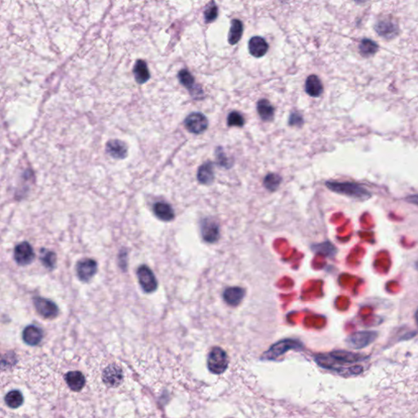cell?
Here are the masks:
<instances>
[{
	"label": "cell",
	"instance_id": "1",
	"mask_svg": "<svg viewBox=\"0 0 418 418\" xmlns=\"http://www.w3.org/2000/svg\"><path fill=\"white\" fill-rule=\"evenodd\" d=\"M367 357L359 354H354L346 351H337L330 353L328 355H319L316 360L320 365L331 370L343 372L347 371L343 368L346 364H353L359 361L365 360Z\"/></svg>",
	"mask_w": 418,
	"mask_h": 418
},
{
	"label": "cell",
	"instance_id": "2",
	"mask_svg": "<svg viewBox=\"0 0 418 418\" xmlns=\"http://www.w3.org/2000/svg\"><path fill=\"white\" fill-rule=\"evenodd\" d=\"M326 186L332 192L352 198L367 199L372 196L368 190L354 182H327Z\"/></svg>",
	"mask_w": 418,
	"mask_h": 418
},
{
	"label": "cell",
	"instance_id": "3",
	"mask_svg": "<svg viewBox=\"0 0 418 418\" xmlns=\"http://www.w3.org/2000/svg\"><path fill=\"white\" fill-rule=\"evenodd\" d=\"M207 363L211 373L222 374L225 373L228 368L229 358L225 351L220 347H213L208 354Z\"/></svg>",
	"mask_w": 418,
	"mask_h": 418
},
{
	"label": "cell",
	"instance_id": "4",
	"mask_svg": "<svg viewBox=\"0 0 418 418\" xmlns=\"http://www.w3.org/2000/svg\"><path fill=\"white\" fill-rule=\"evenodd\" d=\"M377 332L373 331H361L351 335L347 340V343L353 349L359 350L368 347L378 338Z\"/></svg>",
	"mask_w": 418,
	"mask_h": 418
},
{
	"label": "cell",
	"instance_id": "5",
	"mask_svg": "<svg viewBox=\"0 0 418 418\" xmlns=\"http://www.w3.org/2000/svg\"><path fill=\"white\" fill-rule=\"evenodd\" d=\"M139 284L144 291L151 293L158 287V282L152 270L147 265H141L136 272Z\"/></svg>",
	"mask_w": 418,
	"mask_h": 418
},
{
	"label": "cell",
	"instance_id": "6",
	"mask_svg": "<svg viewBox=\"0 0 418 418\" xmlns=\"http://www.w3.org/2000/svg\"><path fill=\"white\" fill-rule=\"evenodd\" d=\"M76 272L79 280L89 282L97 272V263L90 258L79 260L77 264Z\"/></svg>",
	"mask_w": 418,
	"mask_h": 418
},
{
	"label": "cell",
	"instance_id": "7",
	"mask_svg": "<svg viewBox=\"0 0 418 418\" xmlns=\"http://www.w3.org/2000/svg\"><path fill=\"white\" fill-rule=\"evenodd\" d=\"M208 125L207 118L201 113L191 114L185 120V126L192 133H202L207 129Z\"/></svg>",
	"mask_w": 418,
	"mask_h": 418
},
{
	"label": "cell",
	"instance_id": "8",
	"mask_svg": "<svg viewBox=\"0 0 418 418\" xmlns=\"http://www.w3.org/2000/svg\"><path fill=\"white\" fill-rule=\"evenodd\" d=\"M201 234L206 242L215 243L220 236L219 225L213 219L205 218L201 223Z\"/></svg>",
	"mask_w": 418,
	"mask_h": 418
},
{
	"label": "cell",
	"instance_id": "9",
	"mask_svg": "<svg viewBox=\"0 0 418 418\" xmlns=\"http://www.w3.org/2000/svg\"><path fill=\"white\" fill-rule=\"evenodd\" d=\"M301 342L294 340H285L282 342H278L270 347V350L265 353V357L267 358H275L280 357L285 352L292 349H297L301 347Z\"/></svg>",
	"mask_w": 418,
	"mask_h": 418
},
{
	"label": "cell",
	"instance_id": "10",
	"mask_svg": "<svg viewBox=\"0 0 418 418\" xmlns=\"http://www.w3.org/2000/svg\"><path fill=\"white\" fill-rule=\"evenodd\" d=\"M33 258L34 253L29 243L23 242L15 248L14 259L18 265H29L33 261Z\"/></svg>",
	"mask_w": 418,
	"mask_h": 418
},
{
	"label": "cell",
	"instance_id": "11",
	"mask_svg": "<svg viewBox=\"0 0 418 418\" xmlns=\"http://www.w3.org/2000/svg\"><path fill=\"white\" fill-rule=\"evenodd\" d=\"M36 310L41 316L46 319H53L58 316V308L53 301L42 297L33 299Z\"/></svg>",
	"mask_w": 418,
	"mask_h": 418
},
{
	"label": "cell",
	"instance_id": "12",
	"mask_svg": "<svg viewBox=\"0 0 418 418\" xmlns=\"http://www.w3.org/2000/svg\"><path fill=\"white\" fill-rule=\"evenodd\" d=\"M124 379V373L120 367L118 366H108L105 368L102 374L103 383L105 386L110 387H116L122 383Z\"/></svg>",
	"mask_w": 418,
	"mask_h": 418
},
{
	"label": "cell",
	"instance_id": "13",
	"mask_svg": "<svg viewBox=\"0 0 418 418\" xmlns=\"http://www.w3.org/2000/svg\"><path fill=\"white\" fill-rule=\"evenodd\" d=\"M64 380L72 391L79 392L85 386V377L79 371H71L65 374Z\"/></svg>",
	"mask_w": 418,
	"mask_h": 418
},
{
	"label": "cell",
	"instance_id": "14",
	"mask_svg": "<svg viewBox=\"0 0 418 418\" xmlns=\"http://www.w3.org/2000/svg\"><path fill=\"white\" fill-rule=\"evenodd\" d=\"M269 45L267 42L259 36H255L249 40V50L254 58H261L267 53Z\"/></svg>",
	"mask_w": 418,
	"mask_h": 418
},
{
	"label": "cell",
	"instance_id": "15",
	"mask_svg": "<svg viewBox=\"0 0 418 418\" xmlns=\"http://www.w3.org/2000/svg\"><path fill=\"white\" fill-rule=\"evenodd\" d=\"M43 336L42 330L33 325H30L26 327L22 333V338L24 340V342L27 345L32 347L39 344L43 339Z\"/></svg>",
	"mask_w": 418,
	"mask_h": 418
},
{
	"label": "cell",
	"instance_id": "16",
	"mask_svg": "<svg viewBox=\"0 0 418 418\" xmlns=\"http://www.w3.org/2000/svg\"><path fill=\"white\" fill-rule=\"evenodd\" d=\"M245 296V290L240 287H229L223 292V297L229 306H236Z\"/></svg>",
	"mask_w": 418,
	"mask_h": 418
},
{
	"label": "cell",
	"instance_id": "17",
	"mask_svg": "<svg viewBox=\"0 0 418 418\" xmlns=\"http://www.w3.org/2000/svg\"><path fill=\"white\" fill-rule=\"evenodd\" d=\"M323 91L322 82L315 74L310 75L306 81V92L311 96L317 97L321 96Z\"/></svg>",
	"mask_w": 418,
	"mask_h": 418
},
{
	"label": "cell",
	"instance_id": "18",
	"mask_svg": "<svg viewBox=\"0 0 418 418\" xmlns=\"http://www.w3.org/2000/svg\"><path fill=\"white\" fill-rule=\"evenodd\" d=\"M178 79H179L181 84L184 85L192 93V96L193 95L199 96L202 94L200 89H196L195 84H194V78L192 76V74L187 69H182L179 72Z\"/></svg>",
	"mask_w": 418,
	"mask_h": 418
},
{
	"label": "cell",
	"instance_id": "19",
	"mask_svg": "<svg viewBox=\"0 0 418 418\" xmlns=\"http://www.w3.org/2000/svg\"><path fill=\"white\" fill-rule=\"evenodd\" d=\"M198 182L201 184L209 185L213 182L214 179V173H213V167L212 162H208L199 167L197 174Z\"/></svg>",
	"mask_w": 418,
	"mask_h": 418
},
{
	"label": "cell",
	"instance_id": "20",
	"mask_svg": "<svg viewBox=\"0 0 418 418\" xmlns=\"http://www.w3.org/2000/svg\"><path fill=\"white\" fill-rule=\"evenodd\" d=\"M154 212L160 219L165 222L172 220L175 217L174 212L172 207L163 202L156 203L154 207Z\"/></svg>",
	"mask_w": 418,
	"mask_h": 418
},
{
	"label": "cell",
	"instance_id": "21",
	"mask_svg": "<svg viewBox=\"0 0 418 418\" xmlns=\"http://www.w3.org/2000/svg\"><path fill=\"white\" fill-rule=\"evenodd\" d=\"M244 33V25L241 21L238 19L232 20L231 27L229 29V35H228V41L229 44L234 45L236 44Z\"/></svg>",
	"mask_w": 418,
	"mask_h": 418
},
{
	"label": "cell",
	"instance_id": "22",
	"mask_svg": "<svg viewBox=\"0 0 418 418\" xmlns=\"http://www.w3.org/2000/svg\"><path fill=\"white\" fill-rule=\"evenodd\" d=\"M134 76L139 84H144L150 79V72L146 62L139 60L136 62L133 69Z\"/></svg>",
	"mask_w": 418,
	"mask_h": 418
},
{
	"label": "cell",
	"instance_id": "23",
	"mask_svg": "<svg viewBox=\"0 0 418 418\" xmlns=\"http://www.w3.org/2000/svg\"><path fill=\"white\" fill-rule=\"evenodd\" d=\"M108 153L115 159H124L127 154V148L125 143L120 141H110L106 146Z\"/></svg>",
	"mask_w": 418,
	"mask_h": 418
},
{
	"label": "cell",
	"instance_id": "24",
	"mask_svg": "<svg viewBox=\"0 0 418 418\" xmlns=\"http://www.w3.org/2000/svg\"><path fill=\"white\" fill-rule=\"evenodd\" d=\"M257 112L264 121H270L275 115V110L270 101L265 99L260 100L257 102Z\"/></svg>",
	"mask_w": 418,
	"mask_h": 418
},
{
	"label": "cell",
	"instance_id": "25",
	"mask_svg": "<svg viewBox=\"0 0 418 418\" xmlns=\"http://www.w3.org/2000/svg\"><path fill=\"white\" fill-rule=\"evenodd\" d=\"M376 30L380 35L383 37H391L393 33H396L398 28L390 20H383L378 22Z\"/></svg>",
	"mask_w": 418,
	"mask_h": 418
},
{
	"label": "cell",
	"instance_id": "26",
	"mask_svg": "<svg viewBox=\"0 0 418 418\" xmlns=\"http://www.w3.org/2000/svg\"><path fill=\"white\" fill-rule=\"evenodd\" d=\"M359 53L364 58H369L376 54L378 51V45L374 41L363 38L359 44Z\"/></svg>",
	"mask_w": 418,
	"mask_h": 418
},
{
	"label": "cell",
	"instance_id": "27",
	"mask_svg": "<svg viewBox=\"0 0 418 418\" xmlns=\"http://www.w3.org/2000/svg\"><path fill=\"white\" fill-rule=\"evenodd\" d=\"M24 397L19 390H11L5 396V403L11 409H17L22 405Z\"/></svg>",
	"mask_w": 418,
	"mask_h": 418
},
{
	"label": "cell",
	"instance_id": "28",
	"mask_svg": "<svg viewBox=\"0 0 418 418\" xmlns=\"http://www.w3.org/2000/svg\"><path fill=\"white\" fill-rule=\"evenodd\" d=\"M281 182H282V177H280V175L270 173L266 175V177L264 179V186L270 192H275L279 188Z\"/></svg>",
	"mask_w": 418,
	"mask_h": 418
},
{
	"label": "cell",
	"instance_id": "29",
	"mask_svg": "<svg viewBox=\"0 0 418 418\" xmlns=\"http://www.w3.org/2000/svg\"><path fill=\"white\" fill-rule=\"evenodd\" d=\"M41 260L45 267L48 269H53L57 261V257L53 252L48 250H42L41 253Z\"/></svg>",
	"mask_w": 418,
	"mask_h": 418
},
{
	"label": "cell",
	"instance_id": "30",
	"mask_svg": "<svg viewBox=\"0 0 418 418\" xmlns=\"http://www.w3.org/2000/svg\"><path fill=\"white\" fill-rule=\"evenodd\" d=\"M218 16V8L214 2H211L204 12V19L207 23L214 22Z\"/></svg>",
	"mask_w": 418,
	"mask_h": 418
},
{
	"label": "cell",
	"instance_id": "31",
	"mask_svg": "<svg viewBox=\"0 0 418 418\" xmlns=\"http://www.w3.org/2000/svg\"><path fill=\"white\" fill-rule=\"evenodd\" d=\"M227 121H228V125L229 126L243 127L244 125V117L239 112H236V111H233V112L229 113Z\"/></svg>",
	"mask_w": 418,
	"mask_h": 418
},
{
	"label": "cell",
	"instance_id": "32",
	"mask_svg": "<svg viewBox=\"0 0 418 418\" xmlns=\"http://www.w3.org/2000/svg\"><path fill=\"white\" fill-rule=\"evenodd\" d=\"M303 124V120H302V117H301V115H299V114H296V113H292L291 115H290L289 119V125H297V126H301Z\"/></svg>",
	"mask_w": 418,
	"mask_h": 418
},
{
	"label": "cell",
	"instance_id": "33",
	"mask_svg": "<svg viewBox=\"0 0 418 418\" xmlns=\"http://www.w3.org/2000/svg\"><path fill=\"white\" fill-rule=\"evenodd\" d=\"M217 157H218V162L221 165H223L224 167H227L229 165V161H227L226 157H225V156L222 152L217 154Z\"/></svg>",
	"mask_w": 418,
	"mask_h": 418
},
{
	"label": "cell",
	"instance_id": "34",
	"mask_svg": "<svg viewBox=\"0 0 418 418\" xmlns=\"http://www.w3.org/2000/svg\"><path fill=\"white\" fill-rule=\"evenodd\" d=\"M405 200L409 203H413L418 206V194H413L405 198Z\"/></svg>",
	"mask_w": 418,
	"mask_h": 418
},
{
	"label": "cell",
	"instance_id": "35",
	"mask_svg": "<svg viewBox=\"0 0 418 418\" xmlns=\"http://www.w3.org/2000/svg\"><path fill=\"white\" fill-rule=\"evenodd\" d=\"M415 320H416L417 324L418 326V310L417 311L416 315H415Z\"/></svg>",
	"mask_w": 418,
	"mask_h": 418
}]
</instances>
